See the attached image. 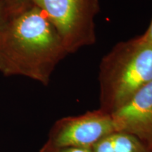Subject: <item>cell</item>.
<instances>
[{
    "label": "cell",
    "mask_w": 152,
    "mask_h": 152,
    "mask_svg": "<svg viewBox=\"0 0 152 152\" xmlns=\"http://www.w3.org/2000/svg\"><path fill=\"white\" fill-rule=\"evenodd\" d=\"M109 136L102 139L94 144L92 147L93 152H114Z\"/></svg>",
    "instance_id": "cell-8"
},
{
    "label": "cell",
    "mask_w": 152,
    "mask_h": 152,
    "mask_svg": "<svg viewBox=\"0 0 152 152\" xmlns=\"http://www.w3.org/2000/svg\"><path fill=\"white\" fill-rule=\"evenodd\" d=\"M151 151H152V143H151Z\"/></svg>",
    "instance_id": "cell-11"
},
{
    "label": "cell",
    "mask_w": 152,
    "mask_h": 152,
    "mask_svg": "<svg viewBox=\"0 0 152 152\" xmlns=\"http://www.w3.org/2000/svg\"><path fill=\"white\" fill-rule=\"evenodd\" d=\"M67 52L45 13L34 4L14 11L0 37V71L48 83L55 66Z\"/></svg>",
    "instance_id": "cell-1"
},
{
    "label": "cell",
    "mask_w": 152,
    "mask_h": 152,
    "mask_svg": "<svg viewBox=\"0 0 152 152\" xmlns=\"http://www.w3.org/2000/svg\"><path fill=\"white\" fill-rule=\"evenodd\" d=\"M109 137L114 152H152L149 146L128 133L116 132Z\"/></svg>",
    "instance_id": "cell-6"
},
{
    "label": "cell",
    "mask_w": 152,
    "mask_h": 152,
    "mask_svg": "<svg viewBox=\"0 0 152 152\" xmlns=\"http://www.w3.org/2000/svg\"><path fill=\"white\" fill-rule=\"evenodd\" d=\"M142 37H143L146 40L149 42L150 43L152 44V20L149 28H148V30H147L145 34L142 35Z\"/></svg>",
    "instance_id": "cell-10"
},
{
    "label": "cell",
    "mask_w": 152,
    "mask_h": 152,
    "mask_svg": "<svg viewBox=\"0 0 152 152\" xmlns=\"http://www.w3.org/2000/svg\"><path fill=\"white\" fill-rule=\"evenodd\" d=\"M114 132H116L111 113L99 109L57 121L43 147L92 148Z\"/></svg>",
    "instance_id": "cell-4"
},
{
    "label": "cell",
    "mask_w": 152,
    "mask_h": 152,
    "mask_svg": "<svg viewBox=\"0 0 152 152\" xmlns=\"http://www.w3.org/2000/svg\"><path fill=\"white\" fill-rule=\"evenodd\" d=\"M115 132L137 137L151 149L152 143V81L140 88L122 106L112 112Z\"/></svg>",
    "instance_id": "cell-5"
},
{
    "label": "cell",
    "mask_w": 152,
    "mask_h": 152,
    "mask_svg": "<svg viewBox=\"0 0 152 152\" xmlns=\"http://www.w3.org/2000/svg\"><path fill=\"white\" fill-rule=\"evenodd\" d=\"M40 152H93L92 148L64 147L58 149H47L42 147Z\"/></svg>",
    "instance_id": "cell-9"
},
{
    "label": "cell",
    "mask_w": 152,
    "mask_h": 152,
    "mask_svg": "<svg viewBox=\"0 0 152 152\" xmlns=\"http://www.w3.org/2000/svg\"><path fill=\"white\" fill-rule=\"evenodd\" d=\"M152 81V44L140 37L122 44L104 61L102 110L111 113Z\"/></svg>",
    "instance_id": "cell-2"
},
{
    "label": "cell",
    "mask_w": 152,
    "mask_h": 152,
    "mask_svg": "<svg viewBox=\"0 0 152 152\" xmlns=\"http://www.w3.org/2000/svg\"><path fill=\"white\" fill-rule=\"evenodd\" d=\"M46 15L61 38L67 52L94 39L93 19L96 0H32Z\"/></svg>",
    "instance_id": "cell-3"
},
{
    "label": "cell",
    "mask_w": 152,
    "mask_h": 152,
    "mask_svg": "<svg viewBox=\"0 0 152 152\" xmlns=\"http://www.w3.org/2000/svg\"><path fill=\"white\" fill-rule=\"evenodd\" d=\"M14 11L7 10L0 4V37L7 28Z\"/></svg>",
    "instance_id": "cell-7"
}]
</instances>
